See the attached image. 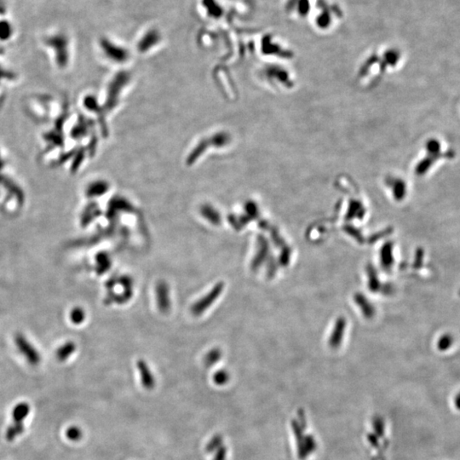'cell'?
Here are the masks:
<instances>
[{
    "label": "cell",
    "instance_id": "1",
    "mask_svg": "<svg viewBox=\"0 0 460 460\" xmlns=\"http://www.w3.org/2000/svg\"><path fill=\"white\" fill-rule=\"evenodd\" d=\"M318 13L315 18V26L322 31L330 29L334 26L336 17H341V10L338 6L321 0L317 5Z\"/></svg>",
    "mask_w": 460,
    "mask_h": 460
},
{
    "label": "cell",
    "instance_id": "2",
    "mask_svg": "<svg viewBox=\"0 0 460 460\" xmlns=\"http://www.w3.org/2000/svg\"><path fill=\"white\" fill-rule=\"evenodd\" d=\"M45 43L56 51V61L59 66H65L69 58V40L68 36L65 34L59 32L48 37Z\"/></svg>",
    "mask_w": 460,
    "mask_h": 460
},
{
    "label": "cell",
    "instance_id": "3",
    "mask_svg": "<svg viewBox=\"0 0 460 460\" xmlns=\"http://www.w3.org/2000/svg\"><path fill=\"white\" fill-rule=\"evenodd\" d=\"M99 45L104 55L111 61L115 62H124L129 59L130 56L129 50L123 45L117 44L109 38H101Z\"/></svg>",
    "mask_w": 460,
    "mask_h": 460
},
{
    "label": "cell",
    "instance_id": "4",
    "mask_svg": "<svg viewBox=\"0 0 460 460\" xmlns=\"http://www.w3.org/2000/svg\"><path fill=\"white\" fill-rule=\"evenodd\" d=\"M224 285L222 282H218L216 284L212 290L208 293L201 298L200 300L196 302L191 308V312L193 315L199 316L202 315L205 311H207V309H209L215 302L217 301L220 295L222 294Z\"/></svg>",
    "mask_w": 460,
    "mask_h": 460
},
{
    "label": "cell",
    "instance_id": "5",
    "mask_svg": "<svg viewBox=\"0 0 460 460\" xmlns=\"http://www.w3.org/2000/svg\"><path fill=\"white\" fill-rule=\"evenodd\" d=\"M15 342L19 353L23 355L24 358L30 365L37 366L40 364L41 360L40 353L26 337L23 336L22 334H18L16 337Z\"/></svg>",
    "mask_w": 460,
    "mask_h": 460
},
{
    "label": "cell",
    "instance_id": "6",
    "mask_svg": "<svg viewBox=\"0 0 460 460\" xmlns=\"http://www.w3.org/2000/svg\"><path fill=\"white\" fill-rule=\"evenodd\" d=\"M161 40V32L156 27H151L142 35L138 41V50L142 53L148 52V50L159 45Z\"/></svg>",
    "mask_w": 460,
    "mask_h": 460
},
{
    "label": "cell",
    "instance_id": "7",
    "mask_svg": "<svg viewBox=\"0 0 460 460\" xmlns=\"http://www.w3.org/2000/svg\"><path fill=\"white\" fill-rule=\"evenodd\" d=\"M285 10L299 18H306L312 11V2L311 0H286Z\"/></svg>",
    "mask_w": 460,
    "mask_h": 460
},
{
    "label": "cell",
    "instance_id": "8",
    "mask_svg": "<svg viewBox=\"0 0 460 460\" xmlns=\"http://www.w3.org/2000/svg\"><path fill=\"white\" fill-rule=\"evenodd\" d=\"M157 305L162 314H167L171 309L169 286L166 281L160 280L155 287Z\"/></svg>",
    "mask_w": 460,
    "mask_h": 460
},
{
    "label": "cell",
    "instance_id": "9",
    "mask_svg": "<svg viewBox=\"0 0 460 460\" xmlns=\"http://www.w3.org/2000/svg\"><path fill=\"white\" fill-rule=\"evenodd\" d=\"M201 6L207 16L212 19L218 20L224 14V9L218 0H201Z\"/></svg>",
    "mask_w": 460,
    "mask_h": 460
},
{
    "label": "cell",
    "instance_id": "10",
    "mask_svg": "<svg viewBox=\"0 0 460 460\" xmlns=\"http://www.w3.org/2000/svg\"><path fill=\"white\" fill-rule=\"evenodd\" d=\"M30 409L29 404L27 402H20L16 404L11 413L14 422L23 423L24 419L29 415Z\"/></svg>",
    "mask_w": 460,
    "mask_h": 460
},
{
    "label": "cell",
    "instance_id": "11",
    "mask_svg": "<svg viewBox=\"0 0 460 460\" xmlns=\"http://www.w3.org/2000/svg\"><path fill=\"white\" fill-rule=\"evenodd\" d=\"M138 367L139 372H140L141 378L143 381V385L146 388H152L154 384V380H153V375H152L147 363L143 360H139Z\"/></svg>",
    "mask_w": 460,
    "mask_h": 460
},
{
    "label": "cell",
    "instance_id": "12",
    "mask_svg": "<svg viewBox=\"0 0 460 460\" xmlns=\"http://www.w3.org/2000/svg\"><path fill=\"white\" fill-rule=\"evenodd\" d=\"M76 350V345L74 342H66L65 344H62L59 347L56 351V357L60 362H65L68 360L72 354H74Z\"/></svg>",
    "mask_w": 460,
    "mask_h": 460
},
{
    "label": "cell",
    "instance_id": "13",
    "mask_svg": "<svg viewBox=\"0 0 460 460\" xmlns=\"http://www.w3.org/2000/svg\"><path fill=\"white\" fill-rule=\"evenodd\" d=\"M96 271L98 274H104L111 267V261L109 256L105 252H101L96 256Z\"/></svg>",
    "mask_w": 460,
    "mask_h": 460
},
{
    "label": "cell",
    "instance_id": "14",
    "mask_svg": "<svg viewBox=\"0 0 460 460\" xmlns=\"http://www.w3.org/2000/svg\"><path fill=\"white\" fill-rule=\"evenodd\" d=\"M24 424L23 423H17L14 422L12 424L9 426L6 432V438L8 442H13L16 437L23 433Z\"/></svg>",
    "mask_w": 460,
    "mask_h": 460
},
{
    "label": "cell",
    "instance_id": "15",
    "mask_svg": "<svg viewBox=\"0 0 460 460\" xmlns=\"http://www.w3.org/2000/svg\"><path fill=\"white\" fill-rule=\"evenodd\" d=\"M14 28L11 21L8 20H0V40L6 41L13 35Z\"/></svg>",
    "mask_w": 460,
    "mask_h": 460
},
{
    "label": "cell",
    "instance_id": "16",
    "mask_svg": "<svg viewBox=\"0 0 460 460\" xmlns=\"http://www.w3.org/2000/svg\"><path fill=\"white\" fill-rule=\"evenodd\" d=\"M201 214L203 215V217H206L212 224L218 225L221 222L219 213L212 207H207V206L202 207Z\"/></svg>",
    "mask_w": 460,
    "mask_h": 460
},
{
    "label": "cell",
    "instance_id": "17",
    "mask_svg": "<svg viewBox=\"0 0 460 460\" xmlns=\"http://www.w3.org/2000/svg\"><path fill=\"white\" fill-rule=\"evenodd\" d=\"M85 310L80 307H75L70 312V320L74 325H80L85 320Z\"/></svg>",
    "mask_w": 460,
    "mask_h": 460
},
{
    "label": "cell",
    "instance_id": "18",
    "mask_svg": "<svg viewBox=\"0 0 460 460\" xmlns=\"http://www.w3.org/2000/svg\"><path fill=\"white\" fill-rule=\"evenodd\" d=\"M221 356H222V352L219 349L214 348V349H211L205 357V364L207 367L213 366L215 363H217L221 359Z\"/></svg>",
    "mask_w": 460,
    "mask_h": 460
},
{
    "label": "cell",
    "instance_id": "19",
    "mask_svg": "<svg viewBox=\"0 0 460 460\" xmlns=\"http://www.w3.org/2000/svg\"><path fill=\"white\" fill-rule=\"evenodd\" d=\"M67 438L70 440V441H79V440L82 437V433H81V431L78 427H70V428L67 429L66 433Z\"/></svg>",
    "mask_w": 460,
    "mask_h": 460
},
{
    "label": "cell",
    "instance_id": "20",
    "mask_svg": "<svg viewBox=\"0 0 460 460\" xmlns=\"http://www.w3.org/2000/svg\"><path fill=\"white\" fill-rule=\"evenodd\" d=\"M227 380H228V374L226 373V371H217V373H215L214 381L215 383L217 384H223V383H227Z\"/></svg>",
    "mask_w": 460,
    "mask_h": 460
},
{
    "label": "cell",
    "instance_id": "21",
    "mask_svg": "<svg viewBox=\"0 0 460 460\" xmlns=\"http://www.w3.org/2000/svg\"><path fill=\"white\" fill-rule=\"evenodd\" d=\"M7 11V6L3 0H0V15H5Z\"/></svg>",
    "mask_w": 460,
    "mask_h": 460
}]
</instances>
